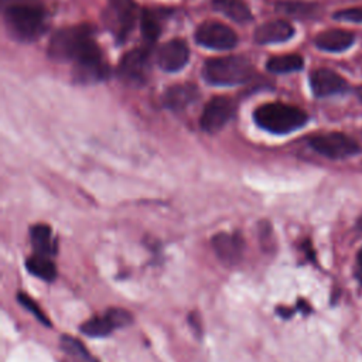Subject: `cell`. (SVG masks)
Returning a JSON list of instances; mask_svg holds the SVG:
<instances>
[{"mask_svg": "<svg viewBox=\"0 0 362 362\" xmlns=\"http://www.w3.org/2000/svg\"><path fill=\"white\" fill-rule=\"evenodd\" d=\"M356 95H358V98L362 100V85L356 88Z\"/></svg>", "mask_w": 362, "mask_h": 362, "instance_id": "cell-26", "label": "cell"}, {"mask_svg": "<svg viewBox=\"0 0 362 362\" xmlns=\"http://www.w3.org/2000/svg\"><path fill=\"white\" fill-rule=\"evenodd\" d=\"M212 247L216 256L226 264H235L242 259L245 242L240 233L221 232L212 238Z\"/></svg>", "mask_w": 362, "mask_h": 362, "instance_id": "cell-13", "label": "cell"}, {"mask_svg": "<svg viewBox=\"0 0 362 362\" xmlns=\"http://www.w3.org/2000/svg\"><path fill=\"white\" fill-rule=\"evenodd\" d=\"M140 27H141V34L144 40H147L148 44L154 42L158 35H160V21L158 18L148 10H144L140 17Z\"/></svg>", "mask_w": 362, "mask_h": 362, "instance_id": "cell-22", "label": "cell"}, {"mask_svg": "<svg viewBox=\"0 0 362 362\" xmlns=\"http://www.w3.org/2000/svg\"><path fill=\"white\" fill-rule=\"evenodd\" d=\"M96 42L88 25L65 27L52 34L48 42V57L59 62H75Z\"/></svg>", "mask_w": 362, "mask_h": 362, "instance_id": "cell-3", "label": "cell"}, {"mask_svg": "<svg viewBox=\"0 0 362 362\" xmlns=\"http://www.w3.org/2000/svg\"><path fill=\"white\" fill-rule=\"evenodd\" d=\"M214 6L233 21L246 23L252 18L250 10L243 0H214Z\"/></svg>", "mask_w": 362, "mask_h": 362, "instance_id": "cell-21", "label": "cell"}, {"mask_svg": "<svg viewBox=\"0 0 362 362\" xmlns=\"http://www.w3.org/2000/svg\"><path fill=\"white\" fill-rule=\"evenodd\" d=\"M355 41V35L351 31L342 28H331L320 33L314 38V44L318 49L327 52H342L348 49Z\"/></svg>", "mask_w": 362, "mask_h": 362, "instance_id": "cell-15", "label": "cell"}, {"mask_svg": "<svg viewBox=\"0 0 362 362\" xmlns=\"http://www.w3.org/2000/svg\"><path fill=\"white\" fill-rule=\"evenodd\" d=\"M4 23L10 35L20 42H31L47 28L42 7L30 3H13L4 10Z\"/></svg>", "mask_w": 362, "mask_h": 362, "instance_id": "cell-1", "label": "cell"}, {"mask_svg": "<svg viewBox=\"0 0 362 362\" xmlns=\"http://www.w3.org/2000/svg\"><path fill=\"white\" fill-rule=\"evenodd\" d=\"M304 66V59L297 54L276 55L267 59L266 69L273 74H290L300 71Z\"/></svg>", "mask_w": 362, "mask_h": 362, "instance_id": "cell-20", "label": "cell"}, {"mask_svg": "<svg viewBox=\"0 0 362 362\" xmlns=\"http://www.w3.org/2000/svg\"><path fill=\"white\" fill-rule=\"evenodd\" d=\"M310 86L317 98L341 95L348 90V82L339 74L328 68H318L310 74Z\"/></svg>", "mask_w": 362, "mask_h": 362, "instance_id": "cell-11", "label": "cell"}, {"mask_svg": "<svg viewBox=\"0 0 362 362\" xmlns=\"http://www.w3.org/2000/svg\"><path fill=\"white\" fill-rule=\"evenodd\" d=\"M136 3L133 0H109L103 21L117 42L126 41L136 23Z\"/></svg>", "mask_w": 362, "mask_h": 362, "instance_id": "cell-5", "label": "cell"}, {"mask_svg": "<svg viewBox=\"0 0 362 362\" xmlns=\"http://www.w3.org/2000/svg\"><path fill=\"white\" fill-rule=\"evenodd\" d=\"M358 276L362 280V249H361V252L358 255Z\"/></svg>", "mask_w": 362, "mask_h": 362, "instance_id": "cell-25", "label": "cell"}, {"mask_svg": "<svg viewBox=\"0 0 362 362\" xmlns=\"http://www.w3.org/2000/svg\"><path fill=\"white\" fill-rule=\"evenodd\" d=\"M308 143L311 148L315 150L318 154L328 158H334V160L346 158L361 151L359 144L354 139L339 132L317 134L311 137Z\"/></svg>", "mask_w": 362, "mask_h": 362, "instance_id": "cell-6", "label": "cell"}, {"mask_svg": "<svg viewBox=\"0 0 362 362\" xmlns=\"http://www.w3.org/2000/svg\"><path fill=\"white\" fill-rule=\"evenodd\" d=\"M151 68V55L147 47L134 48L123 55L117 72L120 78L133 85H141L147 81Z\"/></svg>", "mask_w": 362, "mask_h": 362, "instance_id": "cell-8", "label": "cell"}, {"mask_svg": "<svg viewBox=\"0 0 362 362\" xmlns=\"http://www.w3.org/2000/svg\"><path fill=\"white\" fill-rule=\"evenodd\" d=\"M189 58V49L184 40H170L157 51V65L165 72H177L185 66Z\"/></svg>", "mask_w": 362, "mask_h": 362, "instance_id": "cell-12", "label": "cell"}, {"mask_svg": "<svg viewBox=\"0 0 362 362\" xmlns=\"http://www.w3.org/2000/svg\"><path fill=\"white\" fill-rule=\"evenodd\" d=\"M236 106L232 99L226 96H215L205 105L199 124L206 133H216L225 127V124L233 117Z\"/></svg>", "mask_w": 362, "mask_h": 362, "instance_id": "cell-10", "label": "cell"}, {"mask_svg": "<svg viewBox=\"0 0 362 362\" xmlns=\"http://www.w3.org/2000/svg\"><path fill=\"white\" fill-rule=\"evenodd\" d=\"M30 239L34 253L54 257L57 255V240L52 236V229L45 223H35L30 228Z\"/></svg>", "mask_w": 362, "mask_h": 362, "instance_id": "cell-16", "label": "cell"}, {"mask_svg": "<svg viewBox=\"0 0 362 362\" xmlns=\"http://www.w3.org/2000/svg\"><path fill=\"white\" fill-rule=\"evenodd\" d=\"M25 267L33 276L45 281H52L57 277V266L49 256L33 253L30 257H27Z\"/></svg>", "mask_w": 362, "mask_h": 362, "instance_id": "cell-19", "label": "cell"}, {"mask_svg": "<svg viewBox=\"0 0 362 362\" xmlns=\"http://www.w3.org/2000/svg\"><path fill=\"white\" fill-rule=\"evenodd\" d=\"M334 18L361 24V23H362V8H361V7H351V8L339 10V11H337V13L334 14Z\"/></svg>", "mask_w": 362, "mask_h": 362, "instance_id": "cell-24", "label": "cell"}, {"mask_svg": "<svg viewBox=\"0 0 362 362\" xmlns=\"http://www.w3.org/2000/svg\"><path fill=\"white\" fill-rule=\"evenodd\" d=\"M294 35V28L290 23L283 20L266 21L255 30V41L260 45L277 44L290 40Z\"/></svg>", "mask_w": 362, "mask_h": 362, "instance_id": "cell-14", "label": "cell"}, {"mask_svg": "<svg viewBox=\"0 0 362 362\" xmlns=\"http://www.w3.org/2000/svg\"><path fill=\"white\" fill-rule=\"evenodd\" d=\"M195 41L201 47L225 51L236 45L238 37L229 25L218 21H206L195 30Z\"/></svg>", "mask_w": 362, "mask_h": 362, "instance_id": "cell-9", "label": "cell"}, {"mask_svg": "<svg viewBox=\"0 0 362 362\" xmlns=\"http://www.w3.org/2000/svg\"><path fill=\"white\" fill-rule=\"evenodd\" d=\"M133 322L132 314L124 308H109L103 314L86 320L81 327V332L90 338H102L113 331L127 327Z\"/></svg>", "mask_w": 362, "mask_h": 362, "instance_id": "cell-7", "label": "cell"}, {"mask_svg": "<svg viewBox=\"0 0 362 362\" xmlns=\"http://www.w3.org/2000/svg\"><path fill=\"white\" fill-rule=\"evenodd\" d=\"M202 76L214 86H238L252 79L253 66L243 57L212 58L204 64Z\"/></svg>", "mask_w": 362, "mask_h": 362, "instance_id": "cell-4", "label": "cell"}, {"mask_svg": "<svg viewBox=\"0 0 362 362\" xmlns=\"http://www.w3.org/2000/svg\"><path fill=\"white\" fill-rule=\"evenodd\" d=\"M359 226L362 228V218H361V222H359Z\"/></svg>", "mask_w": 362, "mask_h": 362, "instance_id": "cell-27", "label": "cell"}, {"mask_svg": "<svg viewBox=\"0 0 362 362\" xmlns=\"http://www.w3.org/2000/svg\"><path fill=\"white\" fill-rule=\"evenodd\" d=\"M307 113L291 105L281 102H269L260 105L253 112L255 123L273 134H288L307 123Z\"/></svg>", "mask_w": 362, "mask_h": 362, "instance_id": "cell-2", "label": "cell"}, {"mask_svg": "<svg viewBox=\"0 0 362 362\" xmlns=\"http://www.w3.org/2000/svg\"><path fill=\"white\" fill-rule=\"evenodd\" d=\"M198 96V89L192 83H178L164 92L163 103L173 110H180L188 106Z\"/></svg>", "mask_w": 362, "mask_h": 362, "instance_id": "cell-17", "label": "cell"}, {"mask_svg": "<svg viewBox=\"0 0 362 362\" xmlns=\"http://www.w3.org/2000/svg\"><path fill=\"white\" fill-rule=\"evenodd\" d=\"M59 348L62 351L61 362H98L81 341L71 335H62L59 339Z\"/></svg>", "mask_w": 362, "mask_h": 362, "instance_id": "cell-18", "label": "cell"}, {"mask_svg": "<svg viewBox=\"0 0 362 362\" xmlns=\"http://www.w3.org/2000/svg\"><path fill=\"white\" fill-rule=\"evenodd\" d=\"M17 300H18V303H20L25 310H28L41 324H44V325H47V327H51L49 318L44 314V311L41 310V307L37 304L35 300H33V298H31L30 296H27L25 293H18V294H17Z\"/></svg>", "mask_w": 362, "mask_h": 362, "instance_id": "cell-23", "label": "cell"}]
</instances>
